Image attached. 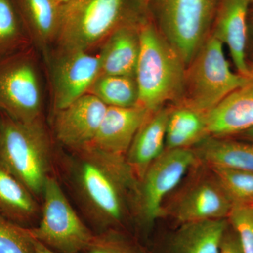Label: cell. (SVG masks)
<instances>
[{
  "label": "cell",
  "mask_w": 253,
  "mask_h": 253,
  "mask_svg": "<svg viewBox=\"0 0 253 253\" xmlns=\"http://www.w3.org/2000/svg\"><path fill=\"white\" fill-rule=\"evenodd\" d=\"M72 181L80 201L97 231L120 229L125 217V196L134 176L126 156L91 146L73 151Z\"/></svg>",
  "instance_id": "obj_1"
},
{
  "label": "cell",
  "mask_w": 253,
  "mask_h": 253,
  "mask_svg": "<svg viewBox=\"0 0 253 253\" xmlns=\"http://www.w3.org/2000/svg\"><path fill=\"white\" fill-rule=\"evenodd\" d=\"M139 31L140 52L135 73L139 98L136 105L154 113L167 103L179 104L184 95L185 63L152 18H139Z\"/></svg>",
  "instance_id": "obj_2"
},
{
  "label": "cell",
  "mask_w": 253,
  "mask_h": 253,
  "mask_svg": "<svg viewBox=\"0 0 253 253\" xmlns=\"http://www.w3.org/2000/svg\"><path fill=\"white\" fill-rule=\"evenodd\" d=\"M0 163L38 198L50 176L52 151L42 119L24 123L1 113Z\"/></svg>",
  "instance_id": "obj_3"
},
{
  "label": "cell",
  "mask_w": 253,
  "mask_h": 253,
  "mask_svg": "<svg viewBox=\"0 0 253 253\" xmlns=\"http://www.w3.org/2000/svg\"><path fill=\"white\" fill-rule=\"evenodd\" d=\"M135 15L129 0H71L60 7L55 41L60 51H89Z\"/></svg>",
  "instance_id": "obj_4"
},
{
  "label": "cell",
  "mask_w": 253,
  "mask_h": 253,
  "mask_svg": "<svg viewBox=\"0 0 253 253\" xmlns=\"http://www.w3.org/2000/svg\"><path fill=\"white\" fill-rule=\"evenodd\" d=\"M223 45L210 34L186 67L184 95L180 103L206 114L228 95L252 79L231 71Z\"/></svg>",
  "instance_id": "obj_5"
},
{
  "label": "cell",
  "mask_w": 253,
  "mask_h": 253,
  "mask_svg": "<svg viewBox=\"0 0 253 253\" xmlns=\"http://www.w3.org/2000/svg\"><path fill=\"white\" fill-rule=\"evenodd\" d=\"M219 0H152V19L187 67L208 36Z\"/></svg>",
  "instance_id": "obj_6"
},
{
  "label": "cell",
  "mask_w": 253,
  "mask_h": 253,
  "mask_svg": "<svg viewBox=\"0 0 253 253\" xmlns=\"http://www.w3.org/2000/svg\"><path fill=\"white\" fill-rule=\"evenodd\" d=\"M42 197L39 221L29 228L33 239L56 253H82L94 232L73 209L56 178H48Z\"/></svg>",
  "instance_id": "obj_7"
},
{
  "label": "cell",
  "mask_w": 253,
  "mask_h": 253,
  "mask_svg": "<svg viewBox=\"0 0 253 253\" xmlns=\"http://www.w3.org/2000/svg\"><path fill=\"white\" fill-rule=\"evenodd\" d=\"M41 80L31 46L0 59V113L20 122L42 119Z\"/></svg>",
  "instance_id": "obj_8"
},
{
  "label": "cell",
  "mask_w": 253,
  "mask_h": 253,
  "mask_svg": "<svg viewBox=\"0 0 253 253\" xmlns=\"http://www.w3.org/2000/svg\"><path fill=\"white\" fill-rule=\"evenodd\" d=\"M196 158L191 148L166 149L148 168L136 191L141 219L145 225H151L161 216L165 198L182 180Z\"/></svg>",
  "instance_id": "obj_9"
},
{
  "label": "cell",
  "mask_w": 253,
  "mask_h": 253,
  "mask_svg": "<svg viewBox=\"0 0 253 253\" xmlns=\"http://www.w3.org/2000/svg\"><path fill=\"white\" fill-rule=\"evenodd\" d=\"M53 69V104L59 111L87 94L101 74L99 54L89 51H60Z\"/></svg>",
  "instance_id": "obj_10"
},
{
  "label": "cell",
  "mask_w": 253,
  "mask_h": 253,
  "mask_svg": "<svg viewBox=\"0 0 253 253\" xmlns=\"http://www.w3.org/2000/svg\"><path fill=\"white\" fill-rule=\"evenodd\" d=\"M107 109L102 101L87 93L66 107L55 111L54 131L56 139L73 151L89 146Z\"/></svg>",
  "instance_id": "obj_11"
},
{
  "label": "cell",
  "mask_w": 253,
  "mask_h": 253,
  "mask_svg": "<svg viewBox=\"0 0 253 253\" xmlns=\"http://www.w3.org/2000/svg\"><path fill=\"white\" fill-rule=\"evenodd\" d=\"M251 0H219L211 35L229 49L239 74L252 78L246 61Z\"/></svg>",
  "instance_id": "obj_12"
},
{
  "label": "cell",
  "mask_w": 253,
  "mask_h": 253,
  "mask_svg": "<svg viewBox=\"0 0 253 253\" xmlns=\"http://www.w3.org/2000/svg\"><path fill=\"white\" fill-rule=\"evenodd\" d=\"M150 113L138 105L126 108L108 107L89 146L108 154L126 156L136 133Z\"/></svg>",
  "instance_id": "obj_13"
},
{
  "label": "cell",
  "mask_w": 253,
  "mask_h": 253,
  "mask_svg": "<svg viewBox=\"0 0 253 253\" xmlns=\"http://www.w3.org/2000/svg\"><path fill=\"white\" fill-rule=\"evenodd\" d=\"M139 17L121 24L104 41L99 54L101 75L135 78L140 52Z\"/></svg>",
  "instance_id": "obj_14"
},
{
  "label": "cell",
  "mask_w": 253,
  "mask_h": 253,
  "mask_svg": "<svg viewBox=\"0 0 253 253\" xmlns=\"http://www.w3.org/2000/svg\"><path fill=\"white\" fill-rule=\"evenodd\" d=\"M208 136L239 134L253 127V78L206 113Z\"/></svg>",
  "instance_id": "obj_15"
},
{
  "label": "cell",
  "mask_w": 253,
  "mask_h": 253,
  "mask_svg": "<svg viewBox=\"0 0 253 253\" xmlns=\"http://www.w3.org/2000/svg\"><path fill=\"white\" fill-rule=\"evenodd\" d=\"M233 203L216 178L198 183L180 200L175 211L180 224L227 219Z\"/></svg>",
  "instance_id": "obj_16"
},
{
  "label": "cell",
  "mask_w": 253,
  "mask_h": 253,
  "mask_svg": "<svg viewBox=\"0 0 253 253\" xmlns=\"http://www.w3.org/2000/svg\"><path fill=\"white\" fill-rule=\"evenodd\" d=\"M170 108L163 107L150 113L126 153V163L140 179L151 163L165 151Z\"/></svg>",
  "instance_id": "obj_17"
},
{
  "label": "cell",
  "mask_w": 253,
  "mask_h": 253,
  "mask_svg": "<svg viewBox=\"0 0 253 253\" xmlns=\"http://www.w3.org/2000/svg\"><path fill=\"white\" fill-rule=\"evenodd\" d=\"M166 241L163 253H219L227 219L180 224Z\"/></svg>",
  "instance_id": "obj_18"
},
{
  "label": "cell",
  "mask_w": 253,
  "mask_h": 253,
  "mask_svg": "<svg viewBox=\"0 0 253 253\" xmlns=\"http://www.w3.org/2000/svg\"><path fill=\"white\" fill-rule=\"evenodd\" d=\"M0 214L23 227H33L39 214L37 198L0 163Z\"/></svg>",
  "instance_id": "obj_19"
},
{
  "label": "cell",
  "mask_w": 253,
  "mask_h": 253,
  "mask_svg": "<svg viewBox=\"0 0 253 253\" xmlns=\"http://www.w3.org/2000/svg\"><path fill=\"white\" fill-rule=\"evenodd\" d=\"M196 156L211 167H223L253 172V143L208 136L195 145Z\"/></svg>",
  "instance_id": "obj_20"
},
{
  "label": "cell",
  "mask_w": 253,
  "mask_h": 253,
  "mask_svg": "<svg viewBox=\"0 0 253 253\" xmlns=\"http://www.w3.org/2000/svg\"><path fill=\"white\" fill-rule=\"evenodd\" d=\"M31 41L43 48L55 41L60 6L54 0H14Z\"/></svg>",
  "instance_id": "obj_21"
},
{
  "label": "cell",
  "mask_w": 253,
  "mask_h": 253,
  "mask_svg": "<svg viewBox=\"0 0 253 253\" xmlns=\"http://www.w3.org/2000/svg\"><path fill=\"white\" fill-rule=\"evenodd\" d=\"M208 136L206 114L179 103L170 108L166 149L190 148Z\"/></svg>",
  "instance_id": "obj_22"
},
{
  "label": "cell",
  "mask_w": 253,
  "mask_h": 253,
  "mask_svg": "<svg viewBox=\"0 0 253 253\" xmlns=\"http://www.w3.org/2000/svg\"><path fill=\"white\" fill-rule=\"evenodd\" d=\"M87 93L108 107H131L137 104L139 98L135 78L131 76L101 75Z\"/></svg>",
  "instance_id": "obj_23"
},
{
  "label": "cell",
  "mask_w": 253,
  "mask_h": 253,
  "mask_svg": "<svg viewBox=\"0 0 253 253\" xmlns=\"http://www.w3.org/2000/svg\"><path fill=\"white\" fill-rule=\"evenodd\" d=\"M31 42L14 0H0V59L27 49Z\"/></svg>",
  "instance_id": "obj_24"
},
{
  "label": "cell",
  "mask_w": 253,
  "mask_h": 253,
  "mask_svg": "<svg viewBox=\"0 0 253 253\" xmlns=\"http://www.w3.org/2000/svg\"><path fill=\"white\" fill-rule=\"evenodd\" d=\"M214 177L234 205H253V172L211 167Z\"/></svg>",
  "instance_id": "obj_25"
},
{
  "label": "cell",
  "mask_w": 253,
  "mask_h": 253,
  "mask_svg": "<svg viewBox=\"0 0 253 253\" xmlns=\"http://www.w3.org/2000/svg\"><path fill=\"white\" fill-rule=\"evenodd\" d=\"M82 253H149L132 236L121 229L94 233Z\"/></svg>",
  "instance_id": "obj_26"
},
{
  "label": "cell",
  "mask_w": 253,
  "mask_h": 253,
  "mask_svg": "<svg viewBox=\"0 0 253 253\" xmlns=\"http://www.w3.org/2000/svg\"><path fill=\"white\" fill-rule=\"evenodd\" d=\"M0 253H35V239L23 227L0 214Z\"/></svg>",
  "instance_id": "obj_27"
},
{
  "label": "cell",
  "mask_w": 253,
  "mask_h": 253,
  "mask_svg": "<svg viewBox=\"0 0 253 253\" xmlns=\"http://www.w3.org/2000/svg\"><path fill=\"white\" fill-rule=\"evenodd\" d=\"M227 219L243 253H253V205H233Z\"/></svg>",
  "instance_id": "obj_28"
},
{
  "label": "cell",
  "mask_w": 253,
  "mask_h": 253,
  "mask_svg": "<svg viewBox=\"0 0 253 253\" xmlns=\"http://www.w3.org/2000/svg\"><path fill=\"white\" fill-rule=\"evenodd\" d=\"M219 253H243L239 239L230 226L226 229L223 237Z\"/></svg>",
  "instance_id": "obj_29"
},
{
  "label": "cell",
  "mask_w": 253,
  "mask_h": 253,
  "mask_svg": "<svg viewBox=\"0 0 253 253\" xmlns=\"http://www.w3.org/2000/svg\"><path fill=\"white\" fill-rule=\"evenodd\" d=\"M35 253H59L46 247L44 244L35 239Z\"/></svg>",
  "instance_id": "obj_30"
},
{
  "label": "cell",
  "mask_w": 253,
  "mask_h": 253,
  "mask_svg": "<svg viewBox=\"0 0 253 253\" xmlns=\"http://www.w3.org/2000/svg\"><path fill=\"white\" fill-rule=\"evenodd\" d=\"M152 0H136V4L138 7L141 11H145L146 12L149 8L150 3Z\"/></svg>",
  "instance_id": "obj_31"
},
{
  "label": "cell",
  "mask_w": 253,
  "mask_h": 253,
  "mask_svg": "<svg viewBox=\"0 0 253 253\" xmlns=\"http://www.w3.org/2000/svg\"><path fill=\"white\" fill-rule=\"evenodd\" d=\"M239 135L241 137L244 138V139H246V140L253 143V127L244 131V132L241 133V134H239Z\"/></svg>",
  "instance_id": "obj_32"
},
{
  "label": "cell",
  "mask_w": 253,
  "mask_h": 253,
  "mask_svg": "<svg viewBox=\"0 0 253 253\" xmlns=\"http://www.w3.org/2000/svg\"><path fill=\"white\" fill-rule=\"evenodd\" d=\"M249 33H251L253 45V14H251V17L249 18Z\"/></svg>",
  "instance_id": "obj_33"
},
{
  "label": "cell",
  "mask_w": 253,
  "mask_h": 253,
  "mask_svg": "<svg viewBox=\"0 0 253 253\" xmlns=\"http://www.w3.org/2000/svg\"><path fill=\"white\" fill-rule=\"evenodd\" d=\"M54 1L58 6H59L60 7H61L63 5L67 4L69 1H71V0H54Z\"/></svg>",
  "instance_id": "obj_34"
},
{
  "label": "cell",
  "mask_w": 253,
  "mask_h": 253,
  "mask_svg": "<svg viewBox=\"0 0 253 253\" xmlns=\"http://www.w3.org/2000/svg\"><path fill=\"white\" fill-rule=\"evenodd\" d=\"M250 71H251V76L253 78V63H251L249 64Z\"/></svg>",
  "instance_id": "obj_35"
},
{
  "label": "cell",
  "mask_w": 253,
  "mask_h": 253,
  "mask_svg": "<svg viewBox=\"0 0 253 253\" xmlns=\"http://www.w3.org/2000/svg\"><path fill=\"white\" fill-rule=\"evenodd\" d=\"M1 126H2V117H1V114L0 113V136H1Z\"/></svg>",
  "instance_id": "obj_36"
},
{
  "label": "cell",
  "mask_w": 253,
  "mask_h": 253,
  "mask_svg": "<svg viewBox=\"0 0 253 253\" xmlns=\"http://www.w3.org/2000/svg\"><path fill=\"white\" fill-rule=\"evenodd\" d=\"M251 4H253V0H251Z\"/></svg>",
  "instance_id": "obj_37"
}]
</instances>
